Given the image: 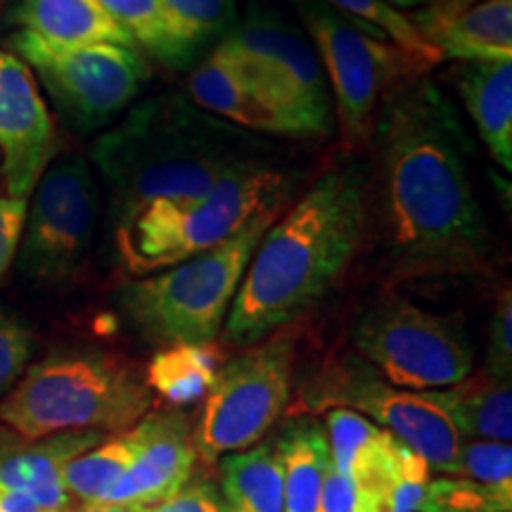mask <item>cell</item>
Masks as SVG:
<instances>
[{"label": "cell", "instance_id": "cell-1", "mask_svg": "<svg viewBox=\"0 0 512 512\" xmlns=\"http://www.w3.org/2000/svg\"><path fill=\"white\" fill-rule=\"evenodd\" d=\"M366 171V242L389 278L482 275L491 238L475 195L456 112L427 76L384 95Z\"/></svg>", "mask_w": 512, "mask_h": 512}, {"label": "cell", "instance_id": "cell-2", "mask_svg": "<svg viewBox=\"0 0 512 512\" xmlns=\"http://www.w3.org/2000/svg\"><path fill=\"white\" fill-rule=\"evenodd\" d=\"M366 169L330 166L271 223L223 323V344L252 347L328 294L366 245Z\"/></svg>", "mask_w": 512, "mask_h": 512}, {"label": "cell", "instance_id": "cell-3", "mask_svg": "<svg viewBox=\"0 0 512 512\" xmlns=\"http://www.w3.org/2000/svg\"><path fill=\"white\" fill-rule=\"evenodd\" d=\"M254 159H264L259 140L178 93L131 107L93 145L114 226L150 204L200 197Z\"/></svg>", "mask_w": 512, "mask_h": 512}, {"label": "cell", "instance_id": "cell-4", "mask_svg": "<svg viewBox=\"0 0 512 512\" xmlns=\"http://www.w3.org/2000/svg\"><path fill=\"white\" fill-rule=\"evenodd\" d=\"M145 370L102 349H60L27 368L0 399V422L24 441L131 430L150 413Z\"/></svg>", "mask_w": 512, "mask_h": 512}, {"label": "cell", "instance_id": "cell-5", "mask_svg": "<svg viewBox=\"0 0 512 512\" xmlns=\"http://www.w3.org/2000/svg\"><path fill=\"white\" fill-rule=\"evenodd\" d=\"M292 188L297 183L287 171L254 159L200 197L150 204L114 226L119 264L136 278L181 264L238 235L264 211L287 207Z\"/></svg>", "mask_w": 512, "mask_h": 512}, {"label": "cell", "instance_id": "cell-6", "mask_svg": "<svg viewBox=\"0 0 512 512\" xmlns=\"http://www.w3.org/2000/svg\"><path fill=\"white\" fill-rule=\"evenodd\" d=\"M283 209H268L219 247L121 287L117 304L138 335L162 347L216 342L256 245Z\"/></svg>", "mask_w": 512, "mask_h": 512}, {"label": "cell", "instance_id": "cell-7", "mask_svg": "<svg viewBox=\"0 0 512 512\" xmlns=\"http://www.w3.org/2000/svg\"><path fill=\"white\" fill-rule=\"evenodd\" d=\"M294 366L297 337L285 328L223 363L192 430L197 458L214 465L261 444L290 406Z\"/></svg>", "mask_w": 512, "mask_h": 512}, {"label": "cell", "instance_id": "cell-8", "mask_svg": "<svg viewBox=\"0 0 512 512\" xmlns=\"http://www.w3.org/2000/svg\"><path fill=\"white\" fill-rule=\"evenodd\" d=\"M299 15L332 88V121H337L339 147L347 157L361 155L373 140L375 117L384 95L396 83L425 74L392 43L318 0H302Z\"/></svg>", "mask_w": 512, "mask_h": 512}, {"label": "cell", "instance_id": "cell-9", "mask_svg": "<svg viewBox=\"0 0 512 512\" xmlns=\"http://www.w3.org/2000/svg\"><path fill=\"white\" fill-rule=\"evenodd\" d=\"M302 413L349 408L413 448L427 465L453 475L460 434L427 392H408L389 384L356 351L328 356L302 384L297 396Z\"/></svg>", "mask_w": 512, "mask_h": 512}, {"label": "cell", "instance_id": "cell-10", "mask_svg": "<svg viewBox=\"0 0 512 512\" xmlns=\"http://www.w3.org/2000/svg\"><path fill=\"white\" fill-rule=\"evenodd\" d=\"M354 351L384 380L408 392H434L475 368V347L460 323L401 294H382L351 330Z\"/></svg>", "mask_w": 512, "mask_h": 512}, {"label": "cell", "instance_id": "cell-11", "mask_svg": "<svg viewBox=\"0 0 512 512\" xmlns=\"http://www.w3.org/2000/svg\"><path fill=\"white\" fill-rule=\"evenodd\" d=\"M8 46L46 88L57 114L79 133L98 131L117 119L150 79L138 48L50 46L27 31H15Z\"/></svg>", "mask_w": 512, "mask_h": 512}, {"label": "cell", "instance_id": "cell-12", "mask_svg": "<svg viewBox=\"0 0 512 512\" xmlns=\"http://www.w3.org/2000/svg\"><path fill=\"white\" fill-rule=\"evenodd\" d=\"M102 209L100 185L81 155H60L27 202L15 264L31 283L67 285L91 254Z\"/></svg>", "mask_w": 512, "mask_h": 512}, {"label": "cell", "instance_id": "cell-13", "mask_svg": "<svg viewBox=\"0 0 512 512\" xmlns=\"http://www.w3.org/2000/svg\"><path fill=\"white\" fill-rule=\"evenodd\" d=\"M216 53L240 64L280 105L309 128L311 138L332 133V100L309 36L266 8H252L219 41Z\"/></svg>", "mask_w": 512, "mask_h": 512}, {"label": "cell", "instance_id": "cell-14", "mask_svg": "<svg viewBox=\"0 0 512 512\" xmlns=\"http://www.w3.org/2000/svg\"><path fill=\"white\" fill-rule=\"evenodd\" d=\"M60 157V133L31 69L0 48V181L17 200H29L38 178Z\"/></svg>", "mask_w": 512, "mask_h": 512}, {"label": "cell", "instance_id": "cell-15", "mask_svg": "<svg viewBox=\"0 0 512 512\" xmlns=\"http://www.w3.org/2000/svg\"><path fill=\"white\" fill-rule=\"evenodd\" d=\"M188 95L197 107L242 131L266 136L311 138L309 128L271 93L221 53H211L188 76Z\"/></svg>", "mask_w": 512, "mask_h": 512}, {"label": "cell", "instance_id": "cell-16", "mask_svg": "<svg viewBox=\"0 0 512 512\" xmlns=\"http://www.w3.org/2000/svg\"><path fill=\"white\" fill-rule=\"evenodd\" d=\"M411 22L441 60H512V0H430Z\"/></svg>", "mask_w": 512, "mask_h": 512}, {"label": "cell", "instance_id": "cell-17", "mask_svg": "<svg viewBox=\"0 0 512 512\" xmlns=\"http://www.w3.org/2000/svg\"><path fill=\"white\" fill-rule=\"evenodd\" d=\"M145 422L147 437L138 458L100 503H138L155 508L190 482L197 453L188 418L181 411H155L145 415Z\"/></svg>", "mask_w": 512, "mask_h": 512}, {"label": "cell", "instance_id": "cell-18", "mask_svg": "<svg viewBox=\"0 0 512 512\" xmlns=\"http://www.w3.org/2000/svg\"><path fill=\"white\" fill-rule=\"evenodd\" d=\"M430 470L413 448L380 430L351 467L356 512H418Z\"/></svg>", "mask_w": 512, "mask_h": 512}, {"label": "cell", "instance_id": "cell-19", "mask_svg": "<svg viewBox=\"0 0 512 512\" xmlns=\"http://www.w3.org/2000/svg\"><path fill=\"white\" fill-rule=\"evenodd\" d=\"M105 439L100 432H67L31 441L29 446L0 456V489L29 496L48 512H64L72 505L62 484L64 467Z\"/></svg>", "mask_w": 512, "mask_h": 512}, {"label": "cell", "instance_id": "cell-20", "mask_svg": "<svg viewBox=\"0 0 512 512\" xmlns=\"http://www.w3.org/2000/svg\"><path fill=\"white\" fill-rule=\"evenodd\" d=\"M453 83L489 155L512 171V60L458 62Z\"/></svg>", "mask_w": 512, "mask_h": 512}, {"label": "cell", "instance_id": "cell-21", "mask_svg": "<svg viewBox=\"0 0 512 512\" xmlns=\"http://www.w3.org/2000/svg\"><path fill=\"white\" fill-rule=\"evenodd\" d=\"M8 19L17 31H27L50 46L114 43L136 48L98 0H12Z\"/></svg>", "mask_w": 512, "mask_h": 512}, {"label": "cell", "instance_id": "cell-22", "mask_svg": "<svg viewBox=\"0 0 512 512\" xmlns=\"http://www.w3.org/2000/svg\"><path fill=\"white\" fill-rule=\"evenodd\" d=\"M512 377L491 375L489 370L465 375L451 387L434 389L430 399L453 422L460 437L505 441L512 439Z\"/></svg>", "mask_w": 512, "mask_h": 512}, {"label": "cell", "instance_id": "cell-23", "mask_svg": "<svg viewBox=\"0 0 512 512\" xmlns=\"http://www.w3.org/2000/svg\"><path fill=\"white\" fill-rule=\"evenodd\" d=\"M283 467L285 512H316L325 472L330 467V446L323 422L311 415L290 420L275 439Z\"/></svg>", "mask_w": 512, "mask_h": 512}, {"label": "cell", "instance_id": "cell-24", "mask_svg": "<svg viewBox=\"0 0 512 512\" xmlns=\"http://www.w3.org/2000/svg\"><path fill=\"white\" fill-rule=\"evenodd\" d=\"M121 31L174 72L188 69L202 46L171 15L164 0H98Z\"/></svg>", "mask_w": 512, "mask_h": 512}, {"label": "cell", "instance_id": "cell-25", "mask_svg": "<svg viewBox=\"0 0 512 512\" xmlns=\"http://www.w3.org/2000/svg\"><path fill=\"white\" fill-rule=\"evenodd\" d=\"M221 501L226 512H285L283 467L275 441L219 460Z\"/></svg>", "mask_w": 512, "mask_h": 512}, {"label": "cell", "instance_id": "cell-26", "mask_svg": "<svg viewBox=\"0 0 512 512\" xmlns=\"http://www.w3.org/2000/svg\"><path fill=\"white\" fill-rule=\"evenodd\" d=\"M226 363V349L216 342L162 347L143 368L150 392L181 408L204 399Z\"/></svg>", "mask_w": 512, "mask_h": 512}, {"label": "cell", "instance_id": "cell-27", "mask_svg": "<svg viewBox=\"0 0 512 512\" xmlns=\"http://www.w3.org/2000/svg\"><path fill=\"white\" fill-rule=\"evenodd\" d=\"M147 437L145 418L131 430L105 437L98 446L88 448L64 467L62 484L69 496H76L83 503H100L107 491L124 477V472L138 458Z\"/></svg>", "mask_w": 512, "mask_h": 512}, {"label": "cell", "instance_id": "cell-28", "mask_svg": "<svg viewBox=\"0 0 512 512\" xmlns=\"http://www.w3.org/2000/svg\"><path fill=\"white\" fill-rule=\"evenodd\" d=\"M318 3L328 5V8L337 10L339 15L351 19L358 27L368 29L370 34L392 43L422 74H427L439 62H444L437 50L420 36V31L415 29L411 17L394 10L384 0H318Z\"/></svg>", "mask_w": 512, "mask_h": 512}, {"label": "cell", "instance_id": "cell-29", "mask_svg": "<svg viewBox=\"0 0 512 512\" xmlns=\"http://www.w3.org/2000/svg\"><path fill=\"white\" fill-rule=\"evenodd\" d=\"M512 489L472 479L444 477L427 482L418 512H510Z\"/></svg>", "mask_w": 512, "mask_h": 512}, {"label": "cell", "instance_id": "cell-30", "mask_svg": "<svg viewBox=\"0 0 512 512\" xmlns=\"http://www.w3.org/2000/svg\"><path fill=\"white\" fill-rule=\"evenodd\" d=\"M323 415L325 437H328L330 446V463L339 475L349 477L358 453L380 434L382 427L363 418L361 413L349 411V408H330Z\"/></svg>", "mask_w": 512, "mask_h": 512}, {"label": "cell", "instance_id": "cell-31", "mask_svg": "<svg viewBox=\"0 0 512 512\" xmlns=\"http://www.w3.org/2000/svg\"><path fill=\"white\" fill-rule=\"evenodd\" d=\"M238 0H164L178 24L204 48L223 41L238 24Z\"/></svg>", "mask_w": 512, "mask_h": 512}, {"label": "cell", "instance_id": "cell-32", "mask_svg": "<svg viewBox=\"0 0 512 512\" xmlns=\"http://www.w3.org/2000/svg\"><path fill=\"white\" fill-rule=\"evenodd\" d=\"M456 477L512 489V446L505 441L460 439Z\"/></svg>", "mask_w": 512, "mask_h": 512}, {"label": "cell", "instance_id": "cell-33", "mask_svg": "<svg viewBox=\"0 0 512 512\" xmlns=\"http://www.w3.org/2000/svg\"><path fill=\"white\" fill-rule=\"evenodd\" d=\"M31 356H34V335L29 325L15 311L0 304V399L22 380Z\"/></svg>", "mask_w": 512, "mask_h": 512}, {"label": "cell", "instance_id": "cell-34", "mask_svg": "<svg viewBox=\"0 0 512 512\" xmlns=\"http://www.w3.org/2000/svg\"><path fill=\"white\" fill-rule=\"evenodd\" d=\"M484 370L498 377H512V297L508 285L498 294L491 311Z\"/></svg>", "mask_w": 512, "mask_h": 512}, {"label": "cell", "instance_id": "cell-35", "mask_svg": "<svg viewBox=\"0 0 512 512\" xmlns=\"http://www.w3.org/2000/svg\"><path fill=\"white\" fill-rule=\"evenodd\" d=\"M27 202L29 200H17L8 192H0V285L8 278L17 259L24 219H27Z\"/></svg>", "mask_w": 512, "mask_h": 512}, {"label": "cell", "instance_id": "cell-36", "mask_svg": "<svg viewBox=\"0 0 512 512\" xmlns=\"http://www.w3.org/2000/svg\"><path fill=\"white\" fill-rule=\"evenodd\" d=\"M152 512H226V510H223L219 489H216L209 479H195V482L185 484L176 496L169 498V501L155 505Z\"/></svg>", "mask_w": 512, "mask_h": 512}, {"label": "cell", "instance_id": "cell-37", "mask_svg": "<svg viewBox=\"0 0 512 512\" xmlns=\"http://www.w3.org/2000/svg\"><path fill=\"white\" fill-rule=\"evenodd\" d=\"M316 512H356L354 482H351V477L339 475L332 463L325 472Z\"/></svg>", "mask_w": 512, "mask_h": 512}, {"label": "cell", "instance_id": "cell-38", "mask_svg": "<svg viewBox=\"0 0 512 512\" xmlns=\"http://www.w3.org/2000/svg\"><path fill=\"white\" fill-rule=\"evenodd\" d=\"M74 512H152V508L138 503H83V508Z\"/></svg>", "mask_w": 512, "mask_h": 512}, {"label": "cell", "instance_id": "cell-39", "mask_svg": "<svg viewBox=\"0 0 512 512\" xmlns=\"http://www.w3.org/2000/svg\"><path fill=\"white\" fill-rule=\"evenodd\" d=\"M387 5H392L394 10H413V8H425L430 0H384Z\"/></svg>", "mask_w": 512, "mask_h": 512}, {"label": "cell", "instance_id": "cell-40", "mask_svg": "<svg viewBox=\"0 0 512 512\" xmlns=\"http://www.w3.org/2000/svg\"><path fill=\"white\" fill-rule=\"evenodd\" d=\"M5 496H8V491L0 489V512H5Z\"/></svg>", "mask_w": 512, "mask_h": 512}, {"label": "cell", "instance_id": "cell-41", "mask_svg": "<svg viewBox=\"0 0 512 512\" xmlns=\"http://www.w3.org/2000/svg\"><path fill=\"white\" fill-rule=\"evenodd\" d=\"M3 5H5V0H0V10H3Z\"/></svg>", "mask_w": 512, "mask_h": 512}]
</instances>
